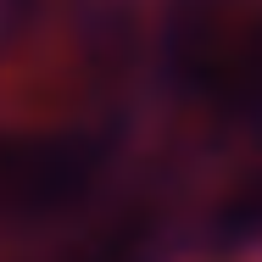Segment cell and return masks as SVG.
Listing matches in <instances>:
<instances>
[{
    "instance_id": "cell-4",
    "label": "cell",
    "mask_w": 262,
    "mask_h": 262,
    "mask_svg": "<svg viewBox=\"0 0 262 262\" xmlns=\"http://www.w3.org/2000/svg\"><path fill=\"white\" fill-rule=\"evenodd\" d=\"M34 6H39V0H0V56L17 45V34H23L28 17H34Z\"/></svg>"
},
{
    "instance_id": "cell-2",
    "label": "cell",
    "mask_w": 262,
    "mask_h": 262,
    "mask_svg": "<svg viewBox=\"0 0 262 262\" xmlns=\"http://www.w3.org/2000/svg\"><path fill=\"white\" fill-rule=\"evenodd\" d=\"M106 162L101 134H28L0 140V212L67 207Z\"/></svg>"
},
{
    "instance_id": "cell-1",
    "label": "cell",
    "mask_w": 262,
    "mask_h": 262,
    "mask_svg": "<svg viewBox=\"0 0 262 262\" xmlns=\"http://www.w3.org/2000/svg\"><path fill=\"white\" fill-rule=\"evenodd\" d=\"M173 84L217 117H262V0H167Z\"/></svg>"
},
{
    "instance_id": "cell-3",
    "label": "cell",
    "mask_w": 262,
    "mask_h": 262,
    "mask_svg": "<svg viewBox=\"0 0 262 262\" xmlns=\"http://www.w3.org/2000/svg\"><path fill=\"white\" fill-rule=\"evenodd\" d=\"M217 234H223L229 246H257L262 240V173L246 179V184L229 195V207L217 217Z\"/></svg>"
}]
</instances>
